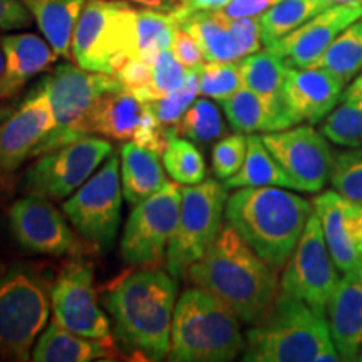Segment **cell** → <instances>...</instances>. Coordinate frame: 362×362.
Listing matches in <instances>:
<instances>
[{
  "label": "cell",
  "instance_id": "obj_34",
  "mask_svg": "<svg viewBox=\"0 0 362 362\" xmlns=\"http://www.w3.org/2000/svg\"><path fill=\"white\" fill-rule=\"evenodd\" d=\"M322 134L341 146H362V94L349 90L342 94L337 107H334L325 119Z\"/></svg>",
  "mask_w": 362,
  "mask_h": 362
},
{
  "label": "cell",
  "instance_id": "obj_20",
  "mask_svg": "<svg viewBox=\"0 0 362 362\" xmlns=\"http://www.w3.org/2000/svg\"><path fill=\"white\" fill-rule=\"evenodd\" d=\"M312 206L337 269L346 274L362 267V203L337 192H324Z\"/></svg>",
  "mask_w": 362,
  "mask_h": 362
},
{
  "label": "cell",
  "instance_id": "obj_4",
  "mask_svg": "<svg viewBox=\"0 0 362 362\" xmlns=\"http://www.w3.org/2000/svg\"><path fill=\"white\" fill-rule=\"evenodd\" d=\"M242 359L247 362L342 361L330 334L327 317L282 292L247 332Z\"/></svg>",
  "mask_w": 362,
  "mask_h": 362
},
{
  "label": "cell",
  "instance_id": "obj_41",
  "mask_svg": "<svg viewBox=\"0 0 362 362\" xmlns=\"http://www.w3.org/2000/svg\"><path fill=\"white\" fill-rule=\"evenodd\" d=\"M247 155V136L235 133L220 139L211 151V166L216 178L228 180L242 168Z\"/></svg>",
  "mask_w": 362,
  "mask_h": 362
},
{
  "label": "cell",
  "instance_id": "obj_7",
  "mask_svg": "<svg viewBox=\"0 0 362 362\" xmlns=\"http://www.w3.org/2000/svg\"><path fill=\"white\" fill-rule=\"evenodd\" d=\"M134 17L136 8L124 0H88L72 35L78 66L115 76L134 57Z\"/></svg>",
  "mask_w": 362,
  "mask_h": 362
},
{
  "label": "cell",
  "instance_id": "obj_8",
  "mask_svg": "<svg viewBox=\"0 0 362 362\" xmlns=\"http://www.w3.org/2000/svg\"><path fill=\"white\" fill-rule=\"evenodd\" d=\"M37 88L47 96L54 112V129L45 138L40 156L83 138V123L90 107L104 93L124 86L111 74L86 71L81 66L64 62L44 76Z\"/></svg>",
  "mask_w": 362,
  "mask_h": 362
},
{
  "label": "cell",
  "instance_id": "obj_21",
  "mask_svg": "<svg viewBox=\"0 0 362 362\" xmlns=\"http://www.w3.org/2000/svg\"><path fill=\"white\" fill-rule=\"evenodd\" d=\"M346 81L322 67H287L282 98L292 124L317 123L329 115L344 94Z\"/></svg>",
  "mask_w": 362,
  "mask_h": 362
},
{
  "label": "cell",
  "instance_id": "obj_17",
  "mask_svg": "<svg viewBox=\"0 0 362 362\" xmlns=\"http://www.w3.org/2000/svg\"><path fill=\"white\" fill-rule=\"evenodd\" d=\"M265 146L292 180L293 189L319 193L330 181L334 153L327 138L310 126L262 134Z\"/></svg>",
  "mask_w": 362,
  "mask_h": 362
},
{
  "label": "cell",
  "instance_id": "obj_44",
  "mask_svg": "<svg viewBox=\"0 0 362 362\" xmlns=\"http://www.w3.org/2000/svg\"><path fill=\"white\" fill-rule=\"evenodd\" d=\"M171 52L188 69H198L202 64H205V56H203V51L200 45H198L197 39L180 25L175 33Z\"/></svg>",
  "mask_w": 362,
  "mask_h": 362
},
{
  "label": "cell",
  "instance_id": "obj_36",
  "mask_svg": "<svg viewBox=\"0 0 362 362\" xmlns=\"http://www.w3.org/2000/svg\"><path fill=\"white\" fill-rule=\"evenodd\" d=\"M200 93V76L198 69H189L188 78L178 89L155 101H149V110L170 136L176 134V124L192 106L197 94Z\"/></svg>",
  "mask_w": 362,
  "mask_h": 362
},
{
  "label": "cell",
  "instance_id": "obj_42",
  "mask_svg": "<svg viewBox=\"0 0 362 362\" xmlns=\"http://www.w3.org/2000/svg\"><path fill=\"white\" fill-rule=\"evenodd\" d=\"M225 22L235 45H237L240 59L260 51L264 42H262L259 17H238V19L225 17Z\"/></svg>",
  "mask_w": 362,
  "mask_h": 362
},
{
  "label": "cell",
  "instance_id": "obj_38",
  "mask_svg": "<svg viewBox=\"0 0 362 362\" xmlns=\"http://www.w3.org/2000/svg\"><path fill=\"white\" fill-rule=\"evenodd\" d=\"M200 76V93L203 96L225 101L243 88L242 74L235 62H205L198 67Z\"/></svg>",
  "mask_w": 362,
  "mask_h": 362
},
{
  "label": "cell",
  "instance_id": "obj_3",
  "mask_svg": "<svg viewBox=\"0 0 362 362\" xmlns=\"http://www.w3.org/2000/svg\"><path fill=\"white\" fill-rule=\"evenodd\" d=\"M312 214L305 198L282 187H243L226 200L228 225L274 270L291 259Z\"/></svg>",
  "mask_w": 362,
  "mask_h": 362
},
{
  "label": "cell",
  "instance_id": "obj_43",
  "mask_svg": "<svg viewBox=\"0 0 362 362\" xmlns=\"http://www.w3.org/2000/svg\"><path fill=\"white\" fill-rule=\"evenodd\" d=\"M115 78L124 86L126 89L136 94L139 99L146 93L153 78V62L144 61L141 57H131L126 61L121 69L116 72Z\"/></svg>",
  "mask_w": 362,
  "mask_h": 362
},
{
  "label": "cell",
  "instance_id": "obj_13",
  "mask_svg": "<svg viewBox=\"0 0 362 362\" xmlns=\"http://www.w3.org/2000/svg\"><path fill=\"white\" fill-rule=\"evenodd\" d=\"M181 189L165 183L131 211L121 238V259L129 265H153L165 257L180 218Z\"/></svg>",
  "mask_w": 362,
  "mask_h": 362
},
{
  "label": "cell",
  "instance_id": "obj_35",
  "mask_svg": "<svg viewBox=\"0 0 362 362\" xmlns=\"http://www.w3.org/2000/svg\"><path fill=\"white\" fill-rule=\"evenodd\" d=\"M163 165L178 185H197L205 181L206 165L202 153L188 138L171 134L163 151Z\"/></svg>",
  "mask_w": 362,
  "mask_h": 362
},
{
  "label": "cell",
  "instance_id": "obj_29",
  "mask_svg": "<svg viewBox=\"0 0 362 362\" xmlns=\"http://www.w3.org/2000/svg\"><path fill=\"white\" fill-rule=\"evenodd\" d=\"M221 104L230 124L237 133L252 134L257 131L272 133V131L292 128L285 117L272 110L264 98L245 86L240 88L233 96L221 101Z\"/></svg>",
  "mask_w": 362,
  "mask_h": 362
},
{
  "label": "cell",
  "instance_id": "obj_51",
  "mask_svg": "<svg viewBox=\"0 0 362 362\" xmlns=\"http://www.w3.org/2000/svg\"><path fill=\"white\" fill-rule=\"evenodd\" d=\"M329 4H362V0H327Z\"/></svg>",
  "mask_w": 362,
  "mask_h": 362
},
{
  "label": "cell",
  "instance_id": "obj_16",
  "mask_svg": "<svg viewBox=\"0 0 362 362\" xmlns=\"http://www.w3.org/2000/svg\"><path fill=\"white\" fill-rule=\"evenodd\" d=\"M52 319L81 336L111 341V324L99 307L93 267L71 260L51 287Z\"/></svg>",
  "mask_w": 362,
  "mask_h": 362
},
{
  "label": "cell",
  "instance_id": "obj_45",
  "mask_svg": "<svg viewBox=\"0 0 362 362\" xmlns=\"http://www.w3.org/2000/svg\"><path fill=\"white\" fill-rule=\"evenodd\" d=\"M33 13L21 0H0V33L25 29L33 24Z\"/></svg>",
  "mask_w": 362,
  "mask_h": 362
},
{
  "label": "cell",
  "instance_id": "obj_40",
  "mask_svg": "<svg viewBox=\"0 0 362 362\" xmlns=\"http://www.w3.org/2000/svg\"><path fill=\"white\" fill-rule=\"evenodd\" d=\"M330 183L342 197L362 203V146L337 153L330 171Z\"/></svg>",
  "mask_w": 362,
  "mask_h": 362
},
{
  "label": "cell",
  "instance_id": "obj_49",
  "mask_svg": "<svg viewBox=\"0 0 362 362\" xmlns=\"http://www.w3.org/2000/svg\"><path fill=\"white\" fill-rule=\"evenodd\" d=\"M4 74H6V54L2 47V34H0V84H2Z\"/></svg>",
  "mask_w": 362,
  "mask_h": 362
},
{
  "label": "cell",
  "instance_id": "obj_50",
  "mask_svg": "<svg viewBox=\"0 0 362 362\" xmlns=\"http://www.w3.org/2000/svg\"><path fill=\"white\" fill-rule=\"evenodd\" d=\"M349 93H356V94H362V72L359 76H357L356 78V81L354 83H352L351 86H349Z\"/></svg>",
  "mask_w": 362,
  "mask_h": 362
},
{
  "label": "cell",
  "instance_id": "obj_5",
  "mask_svg": "<svg viewBox=\"0 0 362 362\" xmlns=\"http://www.w3.org/2000/svg\"><path fill=\"white\" fill-rule=\"evenodd\" d=\"M238 317L203 288H188L176 302L170 361L228 362L245 349Z\"/></svg>",
  "mask_w": 362,
  "mask_h": 362
},
{
  "label": "cell",
  "instance_id": "obj_6",
  "mask_svg": "<svg viewBox=\"0 0 362 362\" xmlns=\"http://www.w3.org/2000/svg\"><path fill=\"white\" fill-rule=\"evenodd\" d=\"M51 279L39 267L13 264L0 275V361L25 362L47 327Z\"/></svg>",
  "mask_w": 362,
  "mask_h": 362
},
{
  "label": "cell",
  "instance_id": "obj_1",
  "mask_svg": "<svg viewBox=\"0 0 362 362\" xmlns=\"http://www.w3.org/2000/svg\"><path fill=\"white\" fill-rule=\"evenodd\" d=\"M189 280L218 298L242 322L253 324L279 297L277 270L260 259L230 225L221 226Z\"/></svg>",
  "mask_w": 362,
  "mask_h": 362
},
{
  "label": "cell",
  "instance_id": "obj_18",
  "mask_svg": "<svg viewBox=\"0 0 362 362\" xmlns=\"http://www.w3.org/2000/svg\"><path fill=\"white\" fill-rule=\"evenodd\" d=\"M8 228L24 252L64 257L79 250V242L66 216L49 200L27 197L8 208Z\"/></svg>",
  "mask_w": 362,
  "mask_h": 362
},
{
  "label": "cell",
  "instance_id": "obj_47",
  "mask_svg": "<svg viewBox=\"0 0 362 362\" xmlns=\"http://www.w3.org/2000/svg\"><path fill=\"white\" fill-rule=\"evenodd\" d=\"M128 4H134L143 8H151V11H160L166 13H175L183 7V0H124Z\"/></svg>",
  "mask_w": 362,
  "mask_h": 362
},
{
  "label": "cell",
  "instance_id": "obj_24",
  "mask_svg": "<svg viewBox=\"0 0 362 362\" xmlns=\"http://www.w3.org/2000/svg\"><path fill=\"white\" fill-rule=\"evenodd\" d=\"M111 341L81 336L52 319L35 342L30 359L35 362H93L111 359Z\"/></svg>",
  "mask_w": 362,
  "mask_h": 362
},
{
  "label": "cell",
  "instance_id": "obj_31",
  "mask_svg": "<svg viewBox=\"0 0 362 362\" xmlns=\"http://www.w3.org/2000/svg\"><path fill=\"white\" fill-rule=\"evenodd\" d=\"M330 6L327 0H280L259 17L262 42L269 47Z\"/></svg>",
  "mask_w": 362,
  "mask_h": 362
},
{
  "label": "cell",
  "instance_id": "obj_27",
  "mask_svg": "<svg viewBox=\"0 0 362 362\" xmlns=\"http://www.w3.org/2000/svg\"><path fill=\"white\" fill-rule=\"evenodd\" d=\"M287 67L288 66L285 64L284 59L279 57L275 52H272L270 49L253 52L250 56L240 59L238 62L243 86L259 94L260 98H264L272 110L292 124L291 117L285 111L282 98Z\"/></svg>",
  "mask_w": 362,
  "mask_h": 362
},
{
  "label": "cell",
  "instance_id": "obj_14",
  "mask_svg": "<svg viewBox=\"0 0 362 362\" xmlns=\"http://www.w3.org/2000/svg\"><path fill=\"white\" fill-rule=\"evenodd\" d=\"M52 129L51 103L37 86L22 101L0 107V188L25 161L39 156Z\"/></svg>",
  "mask_w": 362,
  "mask_h": 362
},
{
  "label": "cell",
  "instance_id": "obj_48",
  "mask_svg": "<svg viewBox=\"0 0 362 362\" xmlns=\"http://www.w3.org/2000/svg\"><path fill=\"white\" fill-rule=\"evenodd\" d=\"M230 0H183V7L176 12H198V11H218Z\"/></svg>",
  "mask_w": 362,
  "mask_h": 362
},
{
  "label": "cell",
  "instance_id": "obj_12",
  "mask_svg": "<svg viewBox=\"0 0 362 362\" xmlns=\"http://www.w3.org/2000/svg\"><path fill=\"white\" fill-rule=\"evenodd\" d=\"M337 282L336 264L325 243L322 225L312 210L304 232L284 267L280 292L305 302L325 315Z\"/></svg>",
  "mask_w": 362,
  "mask_h": 362
},
{
  "label": "cell",
  "instance_id": "obj_46",
  "mask_svg": "<svg viewBox=\"0 0 362 362\" xmlns=\"http://www.w3.org/2000/svg\"><path fill=\"white\" fill-rule=\"evenodd\" d=\"M280 0H230L225 7L218 8L221 16L230 19L238 17H260L262 13L274 7Z\"/></svg>",
  "mask_w": 362,
  "mask_h": 362
},
{
  "label": "cell",
  "instance_id": "obj_10",
  "mask_svg": "<svg viewBox=\"0 0 362 362\" xmlns=\"http://www.w3.org/2000/svg\"><path fill=\"white\" fill-rule=\"evenodd\" d=\"M111 153L112 144L93 134L62 144L30 165L22 178V192L49 202L64 200L83 187Z\"/></svg>",
  "mask_w": 362,
  "mask_h": 362
},
{
  "label": "cell",
  "instance_id": "obj_26",
  "mask_svg": "<svg viewBox=\"0 0 362 362\" xmlns=\"http://www.w3.org/2000/svg\"><path fill=\"white\" fill-rule=\"evenodd\" d=\"M57 57H71L72 35L88 0H21Z\"/></svg>",
  "mask_w": 362,
  "mask_h": 362
},
{
  "label": "cell",
  "instance_id": "obj_9",
  "mask_svg": "<svg viewBox=\"0 0 362 362\" xmlns=\"http://www.w3.org/2000/svg\"><path fill=\"white\" fill-rule=\"evenodd\" d=\"M226 187L218 181H202L181 189L180 218L166 248V269L173 277H183L200 260L221 230Z\"/></svg>",
  "mask_w": 362,
  "mask_h": 362
},
{
  "label": "cell",
  "instance_id": "obj_28",
  "mask_svg": "<svg viewBox=\"0 0 362 362\" xmlns=\"http://www.w3.org/2000/svg\"><path fill=\"white\" fill-rule=\"evenodd\" d=\"M176 22L197 39L208 62H235L240 61L225 17L218 11L175 12Z\"/></svg>",
  "mask_w": 362,
  "mask_h": 362
},
{
  "label": "cell",
  "instance_id": "obj_19",
  "mask_svg": "<svg viewBox=\"0 0 362 362\" xmlns=\"http://www.w3.org/2000/svg\"><path fill=\"white\" fill-rule=\"evenodd\" d=\"M361 17L362 4H332L267 49L291 67H315L337 35Z\"/></svg>",
  "mask_w": 362,
  "mask_h": 362
},
{
  "label": "cell",
  "instance_id": "obj_25",
  "mask_svg": "<svg viewBox=\"0 0 362 362\" xmlns=\"http://www.w3.org/2000/svg\"><path fill=\"white\" fill-rule=\"evenodd\" d=\"M165 183V165H161L160 153L131 141L124 144L121 149V185L126 202L138 205Z\"/></svg>",
  "mask_w": 362,
  "mask_h": 362
},
{
  "label": "cell",
  "instance_id": "obj_32",
  "mask_svg": "<svg viewBox=\"0 0 362 362\" xmlns=\"http://www.w3.org/2000/svg\"><path fill=\"white\" fill-rule=\"evenodd\" d=\"M178 29L173 13L151 8H136L134 17V57L153 62L158 52L171 49Z\"/></svg>",
  "mask_w": 362,
  "mask_h": 362
},
{
  "label": "cell",
  "instance_id": "obj_2",
  "mask_svg": "<svg viewBox=\"0 0 362 362\" xmlns=\"http://www.w3.org/2000/svg\"><path fill=\"white\" fill-rule=\"evenodd\" d=\"M104 305L124 347L148 361H163L170 354L176 307L171 274L156 269L131 272L104 293Z\"/></svg>",
  "mask_w": 362,
  "mask_h": 362
},
{
  "label": "cell",
  "instance_id": "obj_39",
  "mask_svg": "<svg viewBox=\"0 0 362 362\" xmlns=\"http://www.w3.org/2000/svg\"><path fill=\"white\" fill-rule=\"evenodd\" d=\"M188 67H185L173 56L171 49L158 52V56L153 59V78L151 84L146 93L143 94L141 101L149 103L160 99L166 94L173 93L185 83L188 78Z\"/></svg>",
  "mask_w": 362,
  "mask_h": 362
},
{
  "label": "cell",
  "instance_id": "obj_30",
  "mask_svg": "<svg viewBox=\"0 0 362 362\" xmlns=\"http://www.w3.org/2000/svg\"><path fill=\"white\" fill-rule=\"evenodd\" d=\"M225 187L226 189L243 187L293 188V185L282 166L272 156L262 136L252 133L247 136V155L242 168L225 180Z\"/></svg>",
  "mask_w": 362,
  "mask_h": 362
},
{
  "label": "cell",
  "instance_id": "obj_15",
  "mask_svg": "<svg viewBox=\"0 0 362 362\" xmlns=\"http://www.w3.org/2000/svg\"><path fill=\"white\" fill-rule=\"evenodd\" d=\"M83 134L131 141L163 155L170 134L161 128L149 104L126 88L107 90L90 107L83 123Z\"/></svg>",
  "mask_w": 362,
  "mask_h": 362
},
{
  "label": "cell",
  "instance_id": "obj_53",
  "mask_svg": "<svg viewBox=\"0 0 362 362\" xmlns=\"http://www.w3.org/2000/svg\"><path fill=\"white\" fill-rule=\"evenodd\" d=\"M6 270V267H4V264H2V260H0V275H2V272Z\"/></svg>",
  "mask_w": 362,
  "mask_h": 362
},
{
  "label": "cell",
  "instance_id": "obj_23",
  "mask_svg": "<svg viewBox=\"0 0 362 362\" xmlns=\"http://www.w3.org/2000/svg\"><path fill=\"white\" fill-rule=\"evenodd\" d=\"M6 74L0 84V101L16 98L30 79L57 59L52 45L33 33L2 34Z\"/></svg>",
  "mask_w": 362,
  "mask_h": 362
},
{
  "label": "cell",
  "instance_id": "obj_52",
  "mask_svg": "<svg viewBox=\"0 0 362 362\" xmlns=\"http://www.w3.org/2000/svg\"><path fill=\"white\" fill-rule=\"evenodd\" d=\"M357 361H361V362H362V346H361V351H359V354H357Z\"/></svg>",
  "mask_w": 362,
  "mask_h": 362
},
{
  "label": "cell",
  "instance_id": "obj_11",
  "mask_svg": "<svg viewBox=\"0 0 362 362\" xmlns=\"http://www.w3.org/2000/svg\"><path fill=\"white\" fill-rule=\"evenodd\" d=\"M119 171V160L111 153L101 168L62 205L81 237L99 250L115 245L119 228L124 198Z\"/></svg>",
  "mask_w": 362,
  "mask_h": 362
},
{
  "label": "cell",
  "instance_id": "obj_22",
  "mask_svg": "<svg viewBox=\"0 0 362 362\" xmlns=\"http://www.w3.org/2000/svg\"><path fill=\"white\" fill-rule=\"evenodd\" d=\"M329 327L342 361H357L362 346V267L346 272L327 305Z\"/></svg>",
  "mask_w": 362,
  "mask_h": 362
},
{
  "label": "cell",
  "instance_id": "obj_33",
  "mask_svg": "<svg viewBox=\"0 0 362 362\" xmlns=\"http://www.w3.org/2000/svg\"><path fill=\"white\" fill-rule=\"evenodd\" d=\"M315 67L332 72L346 83L359 74L362 71V17L337 35Z\"/></svg>",
  "mask_w": 362,
  "mask_h": 362
},
{
  "label": "cell",
  "instance_id": "obj_37",
  "mask_svg": "<svg viewBox=\"0 0 362 362\" xmlns=\"http://www.w3.org/2000/svg\"><path fill=\"white\" fill-rule=\"evenodd\" d=\"M176 133L197 143H210L218 139L225 133V124L218 107L208 99L193 101L180 123L176 124Z\"/></svg>",
  "mask_w": 362,
  "mask_h": 362
}]
</instances>
